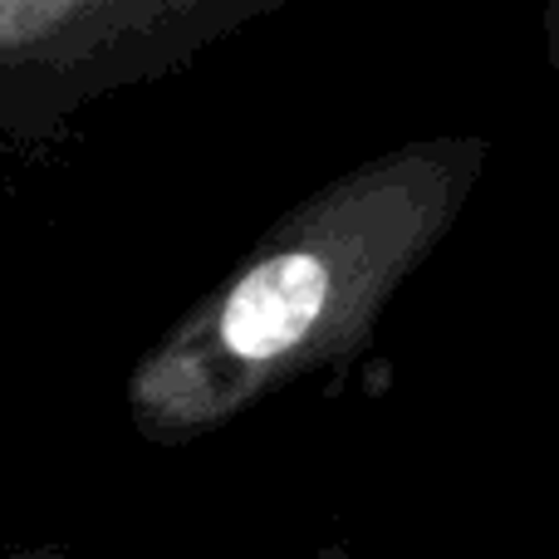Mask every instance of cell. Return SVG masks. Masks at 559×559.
Returning <instances> with one entry per match:
<instances>
[{
  "mask_svg": "<svg viewBox=\"0 0 559 559\" xmlns=\"http://www.w3.org/2000/svg\"><path fill=\"white\" fill-rule=\"evenodd\" d=\"M265 10L271 0H0V157L49 147L98 98L173 74Z\"/></svg>",
  "mask_w": 559,
  "mask_h": 559,
  "instance_id": "cell-2",
  "label": "cell"
},
{
  "mask_svg": "<svg viewBox=\"0 0 559 559\" xmlns=\"http://www.w3.org/2000/svg\"><path fill=\"white\" fill-rule=\"evenodd\" d=\"M486 163V138H417L299 197L133 364V432L147 447H187L289 383H338L403 285L442 251Z\"/></svg>",
  "mask_w": 559,
  "mask_h": 559,
  "instance_id": "cell-1",
  "label": "cell"
},
{
  "mask_svg": "<svg viewBox=\"0 0 559 559\" xmlns=\"http://www.w3.org/2000/svg\"><path fill=\"white\" fill-rule=\"evenodd\" d=\"M545 25V59H550V84H555V98H559V0H550L540 15Z\"/></svg>",
  "mask_w": 559,
  "mask_h": 559,
  "instance_id": "cell-3",
  "label": "cell"
},
{
  "mask_svg": "<svg viewBox=\"0 0 559 559\" xmlns=\"http://www.w3.org/2000/svg\"><path fill=\"white\" fill-rule=\"evenodd\" d=\"M5 559H69L64 545H20V550H10Z\"/></svg>",
  "mask_w": 559,
  "mask_h": 559,
  "instance_id": "cell-4",
  "label": "cell"
}]
</instances>
